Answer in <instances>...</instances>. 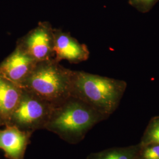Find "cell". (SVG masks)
I'll list each match as a JSON object with an SVG mask.
<instances>
[{
	"instance_id": "6da1fadb",
	"label": "cell",
	"mask_w": 159,
	"mask_h": 159,
	"mask_svg": "<svg viewBox=\"0 0 159 159\" xmlns=\"http://www.w3.org/2000/svg\"><path fill=\"white\" fill-rule=\"evenodd\" d=\"M106 118L89 104L71 96L54 107L45 129L75 144L83 140L93 126Z\"/></svg>"
},
{
	"instance_id": "7a4b0ae2",
	"label": "cell",
	"mask_w": 159,
	"mask_h": 159,
	"mask_svg": "<svg viewBox=\"0 0 159 159\" xmlns=\"http://www.w3.org/2000/svg\"><path fill=\"white\" fill-rule=\"evenodd\" d=\"M126 87L123 80L73 71L71 96L107 117L117 108Z\"/></svg>"
},
{
	"instance_id": "3957f363",
	"label": "cell",
	"mask_w": 159,
	"mask_h": 159,
	"mask_svg": "<svg viewBox=\"0 0 159 159\" xmlns=\"http://www.w3.org/2000/svg\"><path fill=\"white\" fill-rule=\"evenodd\" d=\"M73 75L54 59L38 62L21 87L56 106L71 96Z\"/></svg>"
},
{
	"instance_id": "277c9868",
	"label": "cell",
	"mask_w": 159,
	"mask_h": 159,
	"mask_svg": "<svg viewBox=\"0 0 159 159\" xmlns=\"http://www.w3.org/2000/svg\"><path fill=\"white\" fill-rule=\"evenodd\" d=\"M54 107L51 103L23 88L20 102L8 125L31 133L45 129Z\"/></svg>"
},
{
	"instance_id": "5b68a950",
	"label": "cell",
	"mask_w": 159,
	"mask_h": 159,
	"mask_svg": "<svg viewBox=\"0 0 159 159\" xmlns=\"http://www.w3.org/2000/svg\"><path fill=\"white\" fill-rule=\"evenodd\" d=\"M16 47L37 62L54 59V28L48 22H39L35 28L17 40Z\"/></svg>"
},
{
	"instance_id": "8992f818",
	"label": "cell",
	"mask_w": 159,
	"mask_h": 159,
	"mask_svg": "<svg viewBox=\"0 0 159 159\" xmlns=\"http://www.w3.org/2000/svg\"><path fill=\"white\" fill-rule=\"evenodd\" d=\"M37 63L16 47L14 51L0 63V75L21 87Z\"/></svg>"
},
{
	"instance_id": "52a82bcc",
	"label": "cell",
	"mask_w": 159,
	"mask_h": 159,
	"mask_svg": "<svg viewBox=\"0 0 159 159\" xmlns=\"http://www.w3.org/2000/svg\"><path fill=\"white\" fill-rule=\"evenodd\" d=\"M54 59L60 62L67 60L74 64L87 60L90 52L87 46L81 44L70 33L60 29H54Z\"/></svg>"
},
{
	"instance_id": "ba28073f",
	"label": "cell",
	"mask_w": 159,
	"mask_h": 159,
	"mask_svg": "<svg viewBox=\"0 0 159 159\" xmlns=\"http://www.w3.org/2000/svg\"><path fill=\"white\" fill-rule=\"evenodd\" d=\"M33 133L21 130L14 125L0 127V149L7 159H24Z\"/></svg>"
},
{
	"instance_id": "9c48e42d",
	"label": "cell",
	"mask_w": 159,
	"mask_h": 159,
	"mask_svg": "<svg viewBox=\"0 0 159 159\" xmlns=\"http://www.w3.org/2000/svg\"><path fill=\"white\" fill-rule=\"evenodd\" d=\"M23 88L0 75V127L10 123L20 102Z\"/></svg>"
},
{
	"instance_id": "30bf717a",
	"label": "cell",
	"mask_w": 159,
	"mask_h": 159,
	"mask_svg": "<svg viewBox=\"0 0 159 159\" xmlns=\"http://www.w3.org/2000/svg\"><path fill=\"white\" fill-rule=\"evenodd\" d=\"M135 149H109L91 154L87 159H134Z\"/></svg>"
},
{
	"instance_id": "8fae6325",
	"label": "cell",
	"mask_w": 159,
	"mask_h": 159,
	"mask_svg": "<svg viewBox=\"0 0 159 159\" xmlns=\"http://www.w3.org/2000/svg\"><path fill=\"white\" fill-rule=\"evenodd\" d=\"M159 0H129L130 6L142 13L150 11Z\"/></svg>"
},
{
	"instance_id": "7c38bea8",
	"label": "cell",
	"mask_w": 159,
	"mask_h": 159,
	"mask_svg": "<svg viewBox=\"0 0 159 159\" xmlns=\"http://www.w3.org/2000/svg\"><path fill=\"white\" fill-rule=\"evenodd\" d=\"M157 137H159V118H156L152 121L150 126L148 127L145 141L146 142L150 139Z\"/></svg>"
},
{
	"instance_id": "4fadbf2b",
	"label": "cell",
	"mask_w": 159,
	"mask_h": 159,
	"mask_svg": "<svg viewBox=\"0 0 159 159\" xmlns=\"http://www.w3.org/2000/svg\"><path fill=\"white\" fill-rule=\"evenodd\" d=\"M144 159H159V145L146 148L143 153Z\"/></svg>"
}]
</instances>
